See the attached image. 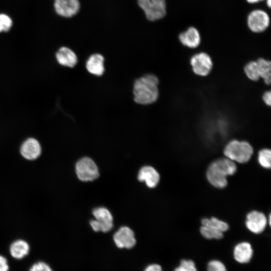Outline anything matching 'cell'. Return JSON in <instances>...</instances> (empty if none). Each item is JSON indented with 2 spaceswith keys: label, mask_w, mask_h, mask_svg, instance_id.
I'll use <instances>...</instances> for the list:
<instances>
[{
  "label": "cell",
  "mask_w": 271,
  "mask_h": 271,
  "mask_svg": "<svg viewBox=\"0 0 271 271\" xmlns=\"http://www.w3.org/2000/svg\"><path fill=\"white\" fill-rule=\"evenodd\" d=\"M159 79L154 74H148L135 80L133 94L134 101L146 105L155 102L159 96Z\"/></svg>",
  "instance_id": "1"
},
{
  "label": "cell",
  "mask_w": 271,
  "mask_h": 271,
  "mask_svg": "<svg viewBox=\"0 0 271 271\" xmlns=\"http://www.w3.org/2000/svg\"><path fill=\"white\" fill-rule=\"evenodd\" d=\"M235 163L227 158H221L212 162L206 171L208 181L214 187L224 188L227 185V177L236 172Z\"/></svg>",
  "instance_id": "2"
},
{
  "label": "cell",
  "mask_w": 271,
  "mask_h": 271,
  "mask_svg": "<svg viewBox=\"0 0 271 271\" xmlns=\"http://www.w3.org/2000/svg\"><path fill=\"white\" fill-rule=\"evenodd\" d=\"M253 152V148L249 143L235 140L230 141L223 150L226 158L240 164L249 161Z\"/></svg>",
  "instance_id": "3"
},
{
  "label": "cell",
  "mask_w": 271,
  "mask_h": 271,
  "mask_svg": "<svg viewBox=\"0 0 271 271\" xmlns=\"http://www.w3.org/2000/svg\"><path fill=\"white\" fill-rule=\"evenodd\" d=\"M201 222L200 233L206 240H220L229 229V225L226 222L215 217L203 218Z\"/></svg>",
  "instance_id": "4"
},
{
  "label": "cell",
  "mask_w": 271,
  "mask_h": 271,
  "mask_svg": "<svg viewBox=\"0 0 271 271\" xmlns=\"http://www.w3.org/2000/svg\"><path fill=\"white\" fill-rule=\"evenodd\" d=\"M138 3L150 21L160 20L166 14V0H138Z\"/></svg>",
  "instance_id": "5"
},
{
  "label": "cell",
  "mask_w": 271,
  "mask_h": 271,
  "mask_svg": "<svg viewBox=\"0 0 271 271\" xmlns=\"http://www.w3.org/2000/svg\"><path fill=\"white\" fill-rule=\"evenodd\" d=\"M92 214L96 220H91L90 224L94 231L106 233L111 230L113 218L108 209L103 207L96 208L93 210Z\"/></svg>",
  "instance_id": "6"
},
{
  "label": "cell",
  "mask_w": 271,
  "mask_h": 271,
  "mask_svg": "<svg viewBox=\"0 0 271 271\" xmlns=\"http://www.w3.org/2000/svg\"><path fill=\"white\" fill-rule=\"evenodd\" d=\"M75 170L78 178L82 181H93L99 177L97 166L88 157L80 159L76 164Z\"/></svg>",
  "instance_id": "7"
},
{
  "label": "cell",
  "mask_w": 271,
  "mask_h": 271,
  "mask_svg": "<svg viewBox=\"0 0 271 271\" xmlns=\"http://www.w3.org/2000/svg\"><path fill=\"white\" fill-rule=\"evenodd\" d=\"M269 24V15L262 10H254L250 12L247 16V26L252 32H263L267 29Z\"/></svg>",
  "instance_id": "8"
},
{
  "label": "cell",
  "mask_w": 271,
  "mask_h": 271,
  "mask_svg": "<svg viewBox=\"0 0 271 271\" xmlns=\"http://www.w3.org/2000/svg\"><path fill=\"white\" fill-rule=\"evenodd\" d=\"M112 239L116 247L130 249L137 244V239L132 230L126 226L120 227L113 235Z\"/></svg>",
  "instance_id": "9"
},
{
  "label": "cell",
  "mask_w": 271,
  "mask_h": 271,
  "mask_svg": "<svg viewBox=\"0 0 271 271\" xmlns=\"http://www.w3.org/2000/svg\"><path fill=\"white\" fill-rule=\"evenodd\" d=\"M190 63L194 73L201 76L208 75L213 66L211 57L204 52H201L193 56L191 58Z\"/></svg>",
  "instance_id": "10"
},
{
  "label": "cell",
  "mask_w": 271,
  "mask_h": 271,
  "mask_svg": "<svg viewBox=\"0 0 271 271\" xmlns=\"http://www.w3.org/2000/svg\"><path fill=\"white\" fill-rule=\"evenodd\" d=\"M267 223L266 217L263 213L253 210L247 214L245 226L251 233L259 234L265 230Z\"/></svg>",
  "instance_id": "11"
},
{
  "label": "cell",
  "mask_w": 271,
  "mask_h": 271,
  "mask_svg": "<svg viewBox=\"0 0 271 271\" xmlns=\"http://www.w3.org/2000/svg\"><path fill=\"white\" fill-rule=\"evenodd\" d=\"M253 248L248 241H241L235 244L232 250L234 260L239 264L249 263L253 255Z\"/></svg>",
  "instance_id": "12"
},
{
  "label": "cell",
  "mask_w": 271,
  "mask_h": 271,
  "mask_svg": "<svg viewBox=\"0 0 271 271\" xmlns=\"http://www.w3.org/2000/svg\"><path fill=\"white\" fill-rule=\"evenodd\" d=\"M54 7L58 15L71 18L79 12L80 3L79 0H55Z\"/></svg>",
  "instance_id": "13"
},
{
  "label": "cell",
  "mask_w": 271,
  "mask_h": 271,
  "mask_svg": "<svg viewBox=\"0 0 271 271\" xmlns=\"http://www.w3.org/2000/svg\"><path fill=\"white\" fill-rule=\"evenodd\" d=\"M41 147L39 142L34 138H29L22 145L20 153L28 160L37 159L41 155Z\"/></svg>",
  "instance_id": "14"
},
{
  "label": "cell",
  "mask_w": 271,
  "mask_h": 271,
  "mask_svg": "<svg viewBox=\"0 0 271 271\" xmlns=\"http://www.w3.org/2000/svg\"><path fill=\"white\" fill-rule=\"evenodd\" d=\"M179 39L184 46L190 48H197L200 44L201 36L198 30L190 27L187 30L180 34Z\"/></svg>",
  "instance_id": "15"
},
{
  "label": "cell",
  "mask_w": 271,
  "mask_h": 271,
  "mask_svg": "<svg viewBox=\"0 0 271 271\" xmlns=\"http://www.w3.org/2000/svg\"><path fill=\"white\" fill-rule=\"evenodd\" d=\"M138 179L141 182H145L148 187L153 188L158 185L160 175L152 167L145 166L139 171Z\"/></svg>",
  "instance_id": "16"
},
{
  "label": "cell",
  "mask_w": 271,
  "mask_h": 271,
  "mask_svg": "<svg viewBox=\"0 0 271 271\" xmlns=\"http://www.w3.org/2000/svg\"><path fill=\"white\" fill-rule=\"evenodd\" d=\"M56 58L60 65L68 67H73L78 62L76 54L66 47H62L58 50L56 53Z\"/></svg>",
  "instance_id": "17"
},
{
  "label": "cell",
  "mask_w": 271,
  "mask_h": 271,
  "mask_svg": "<svg viewBox=\"0 0 271 271\" xmlns=\"http://www.w3.org/2000/svg\"><path fill=\"white\" fill-rule=\"evenodd\" d=\"M104 59L102 55L96 53L91 55L86 61V68L91 74L101 76L104 72Z\"/></svg>",
  "instance_id": "18"
},
{
  "label": "cell",
  "mask_w": 271,
  "mask_h": 271,
  "mask_svg": "<svg viewBox=\"0 0 271 271\" xmlns=\"http://www.w3.org/2000/svg\"><path fill=\"white\" fill-rule=\"evenodd\" d=\"M30 245L24 240L14 241L10 245V252L11 256L17 259H21L27 255L30 251Z\"/></svg>",
  "instance_id": "19"
},
{
  "label": "cell",
  "mask_w": 271,
  "mask_h": 271,
  "mask_svg": "<svg viewBox=\"0 0 271 271\" xmlns=\"http://www.w3.org/2000/svg\"><path fill=\"white\" fill-rule=\"evenodd\" d=\"M259 76L263 79L267 85L270 84L271 80V63L269 60L259 58L256 61Z\"/></svg>",
  "instance_id": "20"
},
{
  "label": "cell",
  "mask_w": 271,
  "mask_h": 271,
  "mask_svg": "<svg viewBox=\"0 0 271 271\" xmlns=\"http://www.w3.org/2000/svg\"><path fill=\"white\" fill-rule=\"evenodd\" d=\"M247 77L251 80L257 81L259 78L256 61H250L244 68Z\"/></svg>",
  "instance_id": "21"
},
{
  "label": "cell",
  "mask_w": 271,
  "mask_h": 271,
  "mask_svg": "<svg viewBox=\"0 0 271 271\" xmlns=\"http://www.w3.org/2000/svg\"><path fill=\"white\" fill-rule=\"evenodd\" d=\"M258 162L259 165L265 169H270L271 167V151L268 149H263L258 154Z\"/></svg>",
  "instance_id": "22"
},
{
  "label": "cell",
  "mask_w": 271,
  "mask_h": 271,
  "mask_svg": "<svg viewBox=\"0 0 271 271\" xmlns=\"http://www.w3.org/2000/svg\"><path fill=\"white\" fill-rule=\"evenodd\" d=\"M173 271H198L196 263L191 259H182Z\"/></svg>",
  "instance_id": "23"
},
{
  "label": "cell",
  "mask_w": 271,
  "mask_h": 271,
  "mask_svg": "<svg viewBox=\"0 0 271 271\" xmlns=\"http://www.w3.org/2000/svg\"><path fill=\"white\" fill-rule=\"evenodd\" d=\"M13 24L12 19L9 16L6 14H0V33L9 32Z\"/></svg>",
  "instance_id": "24"
},
{
  "label": "cell",
  "mask_w": 271,
  "mask_h": 271,
  "mask_svg": "<svg viewBox=\"0 0 271 271\" xmlns=\"http://www.w3.org/2000/svg\"><path fill=\"white\" fill-rule=\"evenodd\" d=\"M206 271H227L225 264L218 259H211L206 265Z\"/></svg>",
  "instance_id": "25"
},
{
  "label": "cell",
  "mask_w": 271,
  "mask_h": 271,
  "mask_svg": "<svg viewBox=\"0 0 271 271\" xmlns=\"http://www.w3.org/2000/svg\"><path fill=\"white\" fill-rule=\"evenodd\" d=\"M29 271H53L51 266L43 261H38L33 264Z\"/></svg>",
  "instance_id": "26"
},
{
  "label": "cell",
  "mask_w": 271,
  "mask_h": 271,
  "mask_svg": "<svg viewBox=\"0 0 271 271\" xmlns=\"http://www.w3.org/2000/svg\"><path fill=\"white\" fill-rule=\"evenodd\" d=\"M143 271H164L161 265L153 263L147 265Z\"/></svg>",
  "instance_id": "27"
},
{
  "label": "cell",
  "mask_w": 271,
  "mask_h": 271,
  "mask_svg": "<svg viewBox=\"0 0 271 271\" xmlns=\"http://www.w3.org/2000/svg\"><path fill=\"white\" fill-rule=\"evenodd\" d=\"M9 266L6 257L0 255V271H9Z\"/></svg>",
  "instance_id": "28"
},
{
  "label": "cell",
  "mask_w": 271,
  "mask_h": 271,
  "mask_svg": "<svg viewBox=\"0 0 271 271\" xmlns=\"http://www.w3.org/2000/svg\"><path fill=\"white\" fill-rule=\"evenodd\" d=\"M262 99L264 102L268 106L271 104V92L270 91H266L262 96Z\"/></svg>",
  "instance_id": "29"
},
{
  "label": "cell",
  "mask_w": 271,
  "mask_h": 271,
  "mask_svg": "<svg viewBox=\"0 0 271 271\" xmlns=\"http://www.w3.org/2000/svg\"><path fill=\"white\" fill-rule=\"evenodd\" d=\"M249 4H255L263 0H246Z\"/></svg>",
  "instance_id": "30"
},
{
  "label": "cell",
  "mask_w": 271,
  "mask_h": 271,
  "mask_svg": "<svg viewBox=\"0 0 271 271\" xmlns=\"http://www.w3.org/2000/svg\"><path fill=\"white\" fill-rule=\"evenodd\" d=\"M266 3L268 7L270 8L271 7V0H266Z\"/></svg>",
  "instance_id": "31"
},
{
  "label": "cell",
  "mask_w": 271,
  "mask_h": 271,
  "mask_svg": "<svg viewBox=\"0 0 271 271\" xmlns=\"http://www.w3.org/2000/svg\"><path fill=\"white\" fill-rule=\"evenodd\" d=\"M254 253H259V252H254ZM262 254H263V253H262ZM265 255H266V254H265ZM266 255H267V254ZM268 256H269V255ZM269 257H270V256H269ZM270 258H271V257H270Z\"/></svg>",
  "instance_id": "32"
}]
</instances>
